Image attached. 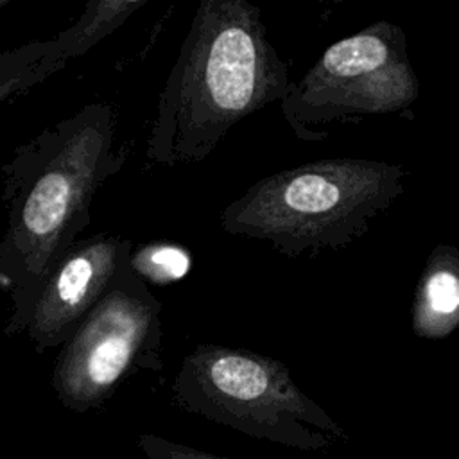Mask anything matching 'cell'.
I'll return each mask as SVG.
<instances>
[{
  "instance_id": "obj_1",
  "label": "cell",
  "mask_w": 459,
  "mask_h": 459,
  "mask_svg": "<svg viewBox=\"0 0 459 459\" xmlns=\"http://www.w3.org/2000/svg\"><path fill=\"white\" fill-rule=\"evenodd\" d=\"M117 115L88 102L20 143L2 165L5 231L0 290L11 301L7 335H22L43 283L91 222V203L126 156L115 151Z\"/></svg>"
},
{
  "instance_id": "obj_11",
  "label": "cell",
  "mask_w": 459,
  "mask_h": 459,
  "mask_svg": "<svg viewBox=\"0 0 459 459\" xmlns=\"http://www.w3.org/2000/svg\"><path fill=\"white\" fill-rule=\"evenodd\" d=\"M127 267L147 285H170L192 269L190 251L170 240H152L131 249Z\"/></svg>"
},
{
  "instance_id": "obj_14",
  "label": "cell",
  "mask_w": 459,
  "mask_h": 459,
  "mask_svg": "<svg viewBox=\"0 0 459 459\" xmlns=\"http://www.w3.org/2000/svg\"><path fill=\"white\" fill-rule=\"evenodd\" d=\"M0 446H2V443H0Z\"/></svg>"
},
{
  "instance_id": "obj_13",
  "label": "cell",
  "mask_w": 459,
  "mask_h": 459,
  "mask_svg": "<svg viewBox=\"0 0 459 459\" xmlns=\"http://www.w3.org/2000/svg\"><path fill=\"white\" fill-rule=\"evenodd\" d=\"M9 2H11V0H0V11H2L4 7H7V5H9Z\"/></svg>"
},
{
  "instance_id": "obj_7",
  "label": "cell",
  "mask_w": 459,
  "mask_h": 459,
  "mask_svg": "<svg viewBox=\"0 0 459 459\" xmlns=\"http://www.w3.org/2000/svg\"><path fill=\"white\" fill-rule=\"evenodd\" d=\"M133 242L120 235L97 233L79 238L50 273L36 299L23 335L34 350L63 346L127 265Z\"/></svg>"
},
{
  "instance_id": "obj_5",
  "label": "cell",
  "mask_w": 459,
  "mask_h": 459,
  "mask_svg": "<svg viewBox=\"0 0 459 459\" xmlns=\"http://www.w3.org/2000/svg\"><path fill=\"white\" fill-rule=\"evenodd\" d=\"M418 95L405 30L378 20L332 43L280 106L299 140L323 142L325 127L335 122L389 115L414 120Z\"/></svg>"
},
{
  "instance_id": "obj_12",
  "label": "cell",
  "mask_w": 459,
  "mask_h": 459,
  "mask_svg": "<svg viewBox=\"0 0 459 459\" xmlns=\"http://www.w3.org/2000/svg\"><path fill=\"white\" fill-rule=\"evenodd\" d=\"M136 445L145 459H228L224 455L176 443L156 434H140Z\"/></svg>"
},
{
  "instance_id": "obj_10",
  "label": "cell",
  "mask_w": 459,
  "mask_h": 459,
  "mask_svg": "<svg viewBox=\"0 0 459 459\" xmlns=\"http://www.w3.org/2000/svg\"><path fill=\"white\" fill-rule=\"evenodd\" d=\"M145 4L147 0H90L75 23L61 30L54 39L68 59L82 57Z\"/></svg>"
},
{
  "instance_id": "obj_4",
  "label": "cell",
  "mask_w": 459,
  "mask_h": 459,
  "mask_svg": "<svg viewBox=\"0 0 459 459\" xmlns=\"http://www.w3.org/2000/svg\"><path fill=\"white\" fill-rule=\"evenodd\" d=\"M174 403L249 437L317 452L346 430L292 380L289 368L246 348L199 344L172 382Z\"/></svg>"
},
{
  "instance_id": "obj_2",
  "label": "cell",
  "mask_w": 459,
  "mask_h": 459,
  "mask_svg": "<svg viewBox=\"0 0 459 459\" xmlns=\"http://www.w3.org/2000/svg\"><path fill=\"white\" fill-rule=\"evenodd\" d=\"M287 63L247 0H201L158 95L145 158L183 165L208 158L228 131L289 95Z\"/></svg>"
},
{
  "instance_id": "obj_8",
  "label": "cell",
  "mask_w": 459,
  "mask_h": 459,
  "mask_svg": "<svg viewBox=\"0 0 459 459\" xmlns=\"http://www.w3.org/2000/svg\"><path fill=\"white\" fill-rule=\"evenodd\" d=\"M412 332L420 339H445L459 326V249L437 244L420 274L412 299Z\"/></svg>"
},
{
  "instance_id": "obj_6",
  "label": "cell",
  "mask_w": 459,
  "mask_h": 459,
  "mask_svg": "<svg viewBox=\"0 0 459 459\" xmlns=\"http://www.w3.org/2000/svg\"><path fill=\"white\" fill-rule=\"evenodd\" d=\"M161 301L127 265L61 346L50 384L65 409L102 407L138 371L163 368Z\"/></svg>"
},
{
  "instance_id": "obj_3",
  "label": "cell",
  "mask_w": 459,
  "mask_h": 459,
  "mask_svg": "<svg viewBox=\"0 0 459 459\" xmlns=\"http://www.w3.org/2000/svg\"><path fill=\"white\" fill-rule=\"evenodd\" d=\"M407 170L364 158H323L273 172L221 212L230 235L265 240L289 258L339 251L405 192Z\"/></svg>"
},
{
  "instance_id": "obj_9",
  "label": "cell",
  "mask_w": 459,
  "mask_h": 459,
  "mask_svg": "<svg viewBox=\"0 0 459 459\" xmlns=\"http://www.w3.org/2000/svg\"><path fill=\"white\" fill-rule=\"evenodd\" d=\"M70 59L52 39L29 41L0 52V104L13 100L41 84L66 66Z\"/></svg>"
}]
</instances>
